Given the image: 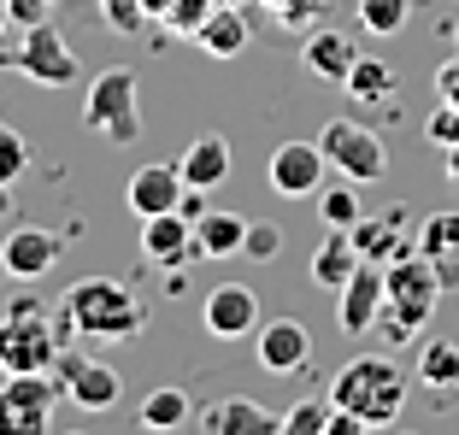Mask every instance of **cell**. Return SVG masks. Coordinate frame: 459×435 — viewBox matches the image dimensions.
<instances>
[{"label": "cell", "mask_w": 459, "mask_h": 435, "mask_svg": "<svg viewBox=\"0 0 459 435\" xmlns=\"http://www.w3.org/2000/svg\"><path fill=\"white\" fill-rule=\"evenodd\" d=\"M142 324H148V312H142V300H135L118 277H77V283L65 288V300H59V318H54L59 341H71V336H82V341H135Z\"/></svg>", "instance_id": "cell-1"}, {"label": "cell", "mask_w": 459, "mask_h": 435, "mask_svg": "<svg viewBox=\"0 0 459 435\" xmlns=\"http://www.w3.org/2000/svg\"><path fill=\"white\" fill-rule=\"evenodd\" d=\"M406 371L394 365L389 354H353L348 365L330 377V406H342V412H353V418L365 423V430H389L394 418H401V406H406Z\"/></svg>", "instance_id": "cell-2"}, {"label": "cell", "mask_w": 459, "mask_h": 435, "mask_svg": "<svg viewBox=\"0 0 459 435\" xmlns=\"http://www.w3.org/2000/svg\"><path fill=\"white\" fill-rule=\"evenodd\" d=\"M442 277H436V259L430 253H401L383 265V312H377V329L389 341H412L424 324H430L436 300H442Z\"/></svg>", "instance_id": "cell-3"}, {"label": "cell", "mask_w": 459, "mask_h": 435, "mask_svg": "<svg viewBox=\"0 0 459 435\" xmlns=\"http://www.w3.org/2000/svg\"><path fill=\"white\" fill-rule=\"evenodd\" d=\"M59 347L65 341L54 329V312L36 294L6 300V318H0V371H48Z\"/></svg>", "instance_id": "cell-4"}, {"label": "cell", "mask_w": 459, "mask_h": 435, "mask_svg": "<svg viewBox=\"0 0 459 435\" xmlns=\"http://www.w3.org/2000/svg\"><path fill=\"white\" fill-rule=\"evenodd\" d=\"M82 130L112 141H135L142 136V112H135V71L130 65H107L89 95H82Z\"/></svg>", "instance_id": "cell-5"}, {"label": "cell", "mask_w": 459, "mask_h": 435, "mask_svg": "<svg viewBox=\"0 0 459 435\" xmlns=\"http://www.w3.org/2000/svg\"><path fill=\"white\" fill-rule=\"evenodd\" d=\"M318 148H325L336 177H353V183H383L389 177V148H383V136L365 130V124H353V118H330L325 130H318Z\"/></svg>", "instance_id": "cell-6"}, {"label": "cell", "mask_w": 459, "mask_h": 435, "mask_svg": "<svg viewBox=\"0 0 459 435\" xmlns=\"http://www.w3.org/2000/svg\"><path fill=\"white\" fill-rule=\"evenodd\" d=\"M59 382L48 371H6L0 382V435H41L54 418Z\"/></svg>", "instance_id": "cell-7"}, {"label": "cell", "mask_w": 459, "mask_h": 435, "mask_svg": "<svg viewBox=\"0 0 459 435\" xmlns=\"http://www.w3.org/2000/svg\"><path fill=\"white\" fill-rule=\"evenodd\" d=\"M48 377H54L59 395H65L71 406H82V412H112V406H118V395H124L118 371L100 365V359H82L77 347H59L54 365H48Z\"/></svg>", "instance_id": "cell-8"}, {"label": "cell", "mask_w": 459, "mask_h": 435, "mask_svg": "<svg viewBox=\"0 0 459 435\" xmlns=\"http://www.w3.org/2000/svg\"><path fill=\"white\" fill-rule=\"evenodd\" d=\"M13 65L24 71L30 82H41V89H71V82L82 77L77 54H71V41L59 36L48 18H41V24H24V41H18Z\"/></svg>", "instance_id": "cell-9"}, {"label": "cell", "mask_w": 459, "mask_h": 435, "mask_svg": "<svg viewBox=\"0 0 459 435\" xmlns=\"http://www.w3.org/2000/svg\"><path fill=\"white\" fill-rule=\"evenodd\" d=\"M201 324H206V336H218V341L254 336V329H259V294L247 283H218V288H206Z\"/></svg>", "instance_id": "cell-10"}, {"label": "cell", "mask_w": 459, "mask_h": 435, "mask_svg": "<svg viewBox=\"0 0 459 435\" xmlns=\"http://www.w3.org/2000/svg\"><path fill=\"white\" fill-rule=\"evenodd\" d=\"M59 253H65V242H59L54 230L18 224V230H6V242H0V271L18 277V283H36V277H48L59 265Z\"/></svg>", "instance_id": "cell-11"}, {"label": "cell", "mask_w": 459, "mask_h": 435, "mask_svg": "<svg viewBox=\"0 0 459 435\" xmlns=\"http://www.w3.org/2000/svg\"><path fill=\"white\" fill-rule=\"evenodd\" d=\"M325 171H330V159H325V148H318V141H283V148L271 153V165H265L271 189L289 194V200L318 194V189H325Z\"/></svg>", "instance_id": "cell-12"}, {"label": "cell", "mask_w": 459, "mask_h": 435, "mask_svg": "<svg viewBox=\"0 0 459 435\" xmlns=\"http://www.w3.org/2000/svg\"><path fill=\"white\" fill-rule=\"evenodd\" d=\"M377 312H383V265L359 259V271L336 288V324H342V336H371Z\"/></svg>", "instance_id": "cell-13"}, {"label": "cell", "mask_w": 459, "mask_h": 435, "mask_svg": "<svg viewBox=\"0 0 459 435\" xmlns=\"http://www.w3.org/2000/svg\"><path fill=\"white\" fill-rule=\"evenodd\" d=\"M254 354H259V365H265L271 377L307 371L312 365V329L300 324V318H271V324H259Z\"/></svg>", "instance_id": "cell-14"}, {"label": "cell", "mask_w": 459, "mask_h": 435, "mask_svg": "<svg viewBox=\"0 0 459 435\" xmlns=\"http://www.w3.org/2000/svg\"><path fill=\"white\" fill-rule=\"evenodd\" d=\"M195 423H201L206 435H283V412L259 406V400H247V395H230V400L201 406Z\"/></svg>", "instance_id": "cell-15"}, {"label": "cell", "mask_w": 459, "mask_h": 435, "mask_svg": "<svg viewBox=\"0 0 459 435\" xmlns=\"http://www.w3.org/2000/svg\"><path fill=\"white\" fill-rule=\"evenodd\" d=\"M142 259L148 265H160V271H183L195 259V224L183 212H153V218H142Z\"/></svg>", "instance_id": "cell-16"}, {"label": "cell", "mask_w": 459, "mask_h": 435, "mask_svg": "<svg viewBox=\"0 0 459 435\" xmlns=\"http://www.w3.org/2000/svg\"><path fill=\"white\" fill-rule=\"evenodd\" d=\"M183 171L177 165H142L130 177V189H124V206H130L135 218H153V212H177V200H183Z\"/></svg>", "instance_id": "cell-17"}, {"label": "cell", "mask_w": 459, "mask_h": 435, "mask_svg": "<svg viewBox=\"0 0 459 435\" xmlns=\"http://www.w3.org/2000/svg\"><path fill=\"white\" fill-rule=\"evenodd\" d=\"M230 165H236V159H230V141H224V136H195L189 148L177 153V171H183V183H189V189H206V194H212L218 183L230 177Z\"/></svg>", "instance_id": "cell-18"}, {"label": "cell", "mask_w": 459, "mask_h": 435, "mask_svg": "<svg viewBox=\"0 0 459 435\" xmlns=\"http://www.w3.org/2000/svg\"><path fill=\"white\" fill-rule=\"evenodd\" d=\"M353 59H359V47H353V36H342V30H312L307 47H300V65H307L312 77H325V82H348Z\"/></svg>", "instance_id": "cell-19"}, {"label": "cell", "mask_w": 459, "mask_h": 435, "mask_svg": "<svg viewBox=\"0 0 459 435\" xmlns=\"http://www.w3.org/2000/svg\"><path fill=\"white\" fill-rule=\"evenodd\" d=\"M353 247H359V259H371V265H389V259H401V253H412L419 242H406V218L401 212H389V218H359L353 224Z\"/></svg>", "instance_id": "cell-20"}, {"label": "cell", "mask_w": 459, "mask_h": 435, "mask_svg": "<svg viewBox=\"0 0 459 435\" xmlns=\"http://www.w3.org/2000/svg\"><path fill=\"white\" fill-rule=\"evenodd\" d=\"M242 235H247L242 212H218V206H206V212L195 218V259H236L242 253Z\"/></svg>", "instance_id": "cell-21"}, {"label": "cell", "mask_w": 459, "mask_h": 435, "mask_svg": "<svg viewBox=\"0 0 459 435\" xmlns=\"http://www.w3.org/2000/svg\"><path fill=\"white\" fill-rule=\"evenodd\" d=\"M342 89H348V100H353V107H389V100L401 95V71H394L389 59H371V54H359Z\"/></svg>", "instance_id": "cell-22"}, {"label": "cell", "mask_w": 459, "mask_h": 435, "mask_svg": "<svg viewBox=\"0 0 459 435\" xmlns=\"http://www.w3.org/2000/svg\"><path fill=\"white\" fill-rule=\"evenodd\" d=\"M195 41H201L212 59H242L247 41H254V24H247L236 6H212V13H206V24L195 30Z\"/></svg>", "instance_id": "cell-23"}, {"label": "cell", "mask_w": 459, "mask_h": 435, "mask_svg": "<svg viewBox=\"0 0 459 435\" xmlns=\"http://www.w3.org/2000/svg\"><path fill=\"white\" fill-rule=\"evenodd\" d=\"M353 271H359V247H353V235L348 230H330L325 242H318V253H312V283L336 294Z\"/></svg>", "instance_id": "cell-24"}, {"label": "cell", "mask_w": 459, "mask_h": 435, "mask_svg": "<svg viewBox=\"0 0 459 435\" xmlns=\"http://www.w3.org/2000/svg\"><path fill=\"white\" fill-rule=\"evenodd\" d=\"M189 418H195L189 388H177V382L148 388V400H142V430H177V423H189Z\"/></svg>", "instance_id": "cell-25"}, {"label": "cell", "mask_w": 459, "mask_h": 435, "mask_svg": "<svg viewBox=\"0 0 459 435\" xmlns=\"http://www.w3.org/2000/svg\"><path fill=\"white\" fill-rule=\"evenodd\" d=\"M318 218H325L330 230H353V224L365 218V206H359V183H353V177L325 183V189H318Z\"/></svg>", "instance_id": "cell-26"}, {"label": "cell", "mask_w": 459, "mask_h": 435, "mask_svg": "<svg viewBox=\"0 0 459 435\" xmlns=\"http://www.w3.org/2000/svg\"><path fill=\"white\" fill-rule=\"evenodd\" d=\"M419 382L459 388V341H424L419 347Z\"/></svg>", "instance_id": "cell-27"}, {"label": "cell", "mask_w": 459, "mask_h": 435, "mask_svg": "<svg viewBox=\"0 0 459 435\" xmlns=\"http://www.w3.org/2000/svg\"><path fill=\"white\" fill-rule=\"evenodd\" d=\"M353 13H359V30H371V36H401L412 18V0H353Z\"/></svg>", "instance_id": "cell-28"}, {"label": "cell", "mask_w": 459, "mask_h": 435, "mask_svg": "<svg viewBox=\"0 0 459 435\" xmlns=\"http://www.w3.org/2000/svg\"><path fill=\"white\" fill-rule=\"evenodd\" d=\"M419 253H430V259H447V253H459V212H430L419 224Z\"/></svg>", "instance_id": "cell-29"}, {"label": "cell", "mask_w": 459, "mask_h": 435, "mask_svg": "<svg viewBox=\"0 0 459 435\" xmlns=\"http://www.w3.org/2000/svg\"><path fill=\"white\" fill-rule=\"evenodd\" d=\"M325 423H330V395L325 400H295L283 412V435H325Z\"/></svg>", "instance_id": "cell-30"}, {"label": "cell", "mask_w": 459, "mask_h": 435, "mask_svg": "<svg viewBox=\"0 0 459 435\" xmlns=\"http://www.w3.org/2000/svg\"><path fill=\"white\" fill-rule=\"evenodd\" d=\"M24 165H30V141L18 136L13 124H0V183L13 189V183L24 177Z\"/></svg>", "instance_id": "cell-31"}, {"label": "cell", "mask_w": 459, "mask_h": 435, "mask_svg": "<svg viewBox=\"0 0 459 435\" xmlns=\"http://www.w3.org/2000/svg\"><path fill=\"white\" fill-rule=\"evenodd\" d=\"M242 253H247V259H259V265H265V259H277V253H283V230H277V224H265V218H247Z\"/></svg>", "instance_id": "cell-32"}, {"label": "cell", "mask_w": 459, "mask_h": 435, "mask_svg": "<svg viewBox=\"0 0 459 435\" xmlns=\"http://www.w3.org/2000/svg\"><path fill=\"white\" fill-rule=\"evenodd\" d=\"M424 141H430V148H454V141H459V107L442 100V107L424 118Z\"/></svg>", "instance_id": "cell-33"}, {"label": "cell", "mask_w": 459, "mask_h": 435, "mask_svg": "<svg viewBox=\"0 0 459 435\" xmlns=\"http://www.w3.org/2000/svg\"><path fill=\"white\" fill-rule=\"evenodd\" d=\"M206 13H212L206 0H171V6H165V24H171L177 36H195V30L206 24Z\"/></svg>", "instance_id": "cell-34"}, {"label": "cell", "mask_w": 459, "mask_h": 435, "mask_svg": "<svg viewBox=\"0 0 459 435\" xmlns=\"http://www.w3.org/2000/svg\"><path fill=\"white\" fill-rule=\"evenodd\" d=\"M271 13H277V24L300 30V24H312V18L325 13V0H271Z\"/></svg>", "instance_id": "cell-35"}, {"label": "cell", "mask_w": 459, "mask_h": 435, "mask_svg": "<svg viewBox=\"0 0 459 435\" xmlns=\"http://www.w3.org/2000/svg\"><path fill=\"white\" fill-rule=\"evenodd\" d=\"M436 100L459 107V59H442V65H436Z\"/></svg>", "instance_id": "cell-36"}, {"label": "cell", "mask_w": 459, "mask_h": 435, "mask_svg": "<svg viewBox=\"0 0 459 435\" xmlns=\"http://www.w3.org/2000/svg\"><path fill=\"white\" fill-rule=\"evenodd\" d=\"M48 13H54V0H13V18H18V24H41Z\"/></svg>", "instance_id": "cell-37"}, {"label": "cell", "mask_w": 459, "mask_h": 435, "mask_svg": "<svg viewBox=\"0 0 459 435\" xmlns=\"http://www.w3.org/2000/svg\"><path fill=\"white\" fill-rule=\"evenodd\" d=\"M325 435H365V423L353 418V412H342V406H330V423H325Z\"/></svg>", "instance_id": "cell-38"}, {"label": "cell", "mask_w": 459, "mask_h": 435, "mask_svg": "<svg viewBox=\"0 0 459 435\" xmlns=\"http://www.w3.org/2000/svg\"><path fill=\"white\" fill-rule=\"evenodd\" d=\"M177 212H183V218L195 224V218L206 212V189H183V200H177Z\"/></svg>", "instance_id": "cell-39"}, {"label": "cell", "mask_w": 459, "mask_h": 435, "mask_svg": "<svg viewBox=\"0 0 459 435\" xmlns=\"http://www.w3.org/2000/svg\"><path fill=\"white\" fill-rule=\"evenodd\" d=\"M442 165H447V183H459V141H454V148H442Z\"/></svg>", "instance_id": "cell-40"}, {"label": "cell", "mask_w": 459, "mask_h": 435, "mask_svg": "<svg viewBox=\"0 0 459 435\" xmlns=\"http://www.w3.org/2000/svg\"><path fill=\"white\" fill-rule=\"evenodd\" d=\"M454 47H459V24H454Z\"/></svg>", "instance_id": "cell-41"}]
</instances>
